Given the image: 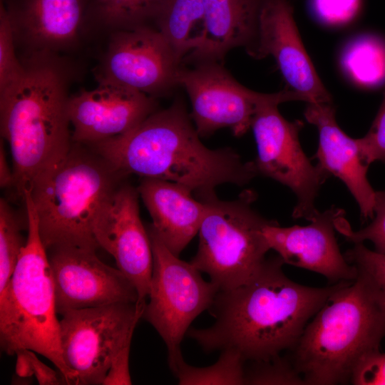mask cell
<instances>
[{
    "label": "cell",
    "instance_id": "6da1fadb",
    "mask_svg": "<svg viewBox=\"0 0 385 385\" xmlns=\"http://www.w3.org/2000/svg\"><path fill=\"white\" fill-rule=\"evenodd\" d=\"M282 259L267 258L247 283L218 291L210 310L215 323L189 328L187 336L204 351H237L245 361L269 359L292 351L306 325L342 284L312 287L284 273Z\"/></svg>",
    "mask_w": 385,
    "mask_h": 385
},
{
    "label": "cell",
    "instance_id": "7a4b0ae2",
    "mask_svg": "<svg viewBox=\"0 0 385 385\" xmlns=\"http://www.w3.org/2000/svg\"><path fill=\"white\" fill-rule=\"evenodd\" d=\"M182 101L155 111L130 131L91 145L122 178L167 180L184 185L201 201L215 197L224 183L242 186L257 175L254 161L230 148L202 144Z\"/></svg>",
    "mask_w": 385,
    "mask_h": 385
},
{
    "label": "cell",
    "instance_id": "3957f363",
    "mask_svg": "<svg viewBox=\"0 0 385 385\" xmlns=\"http://www.w3.org/2000/svg\"><path fill=\"white\" fill-rule=\"evenodd\" d=\"M24 72L0 93L1 133L13 162L14 187L23 199L65 159L73 142L69 130L70 69L58 53L24 55Z\"/></svg>",
    "mask_w": 385,
    "mask_h": 385
},
{
    "label": "cell",
    "instance_id": "277c9868",
    "mask_svg": "<svg viewBox=\"0 0 385 385\" xmlns=\"http://www.w3.org/2000/svg\"><path fill=\"white\" fill-rule=\"evenodd\" d=\"M385 337V311L357 279L345 281L306 325L290 356L306 385L351 383Z\"/></svg>",
    "mask_w": 385,
    "mask_h": 385
},
{
    "label": "cell",
    "instance_id": "5b68a950",
    "mask_svg": "<svg viewBox=\"0 0 385 385\" xmlns=\"http://www.w3.org/2000/svg\"><path fill=\"white\" fill-rule=\"evenodd\" d=\"M23 200L28 235L6 297L0 302L1 347L9 355L34 351L56 366L66 384H75L62 355L54 283L31 192H24Z\"/></svg>",
    "mask_w": 385,
    "mask_h": 385
},
{
    "label": "cell",
    "instance_id": "8992f818",
    "mask_svg": "<svg viewBox=\"0 0 385 385\" xmlns=\"http://www.w3.org/2000/svg\"><path fill=\"white\" fill-rule=\"evenodd\" d=\"M81 146L73 143L65 159L31 192L46 250L75 247L96 251L94 220L123 180L97 153Z\"/></svg>",
    "mask_w": 385,
    "mask_h": 385
},
{
    "label": "cell",
    "instance_id": "52a82bcc",
    "mask_svg": "<svg viewBox=\"0 0 385 385\" xmlns=\"http://www.w3.org/2000/svg\"><path fill=\"white\" fill-rule=\"evenodd\" d=\"M257 194L244 190L236 200L217 196L206 201L197 253L190 262L206 273L219 291L232 289L249 282L261 270L271 250L264 228L277 223L254 207Z\"/></svg>",
    "mask_w": 385,
    "mask_h": 385
},
{
    "label": "cell",
    "instance_id": "ba28073f",
    "mask_svg": "<svg viewBox=\"0 0 385 385\" xmlns=\"http://www.w3.org/2000/svg\"><path fill=\"white\" fill-rule=\"evenodd\" d=\"M153 266L150 292L143 318L164 341L173 371L183 356L180 344L191 323L212 304L219 289L205 281L191 262L179 259L148 227Z\"/></svg>",
    "mask_w": 385,
    "mask_h": 385
},
{
    "label": "cell",
    "instance_id": "9c48e42d",
    "mask_svg": "<svg viewBox=\"0 0 385 385\" xmlns=\"http://www.w3.org/2000/svg\"><path fill=\"white\" fill-rule=\"evenodd\" d=\"M143 307L113 303L71 310L62 315L60 342L75 384L103 385L113 359L130 346Z\"/></svg>",
    "mask_w": 385,
    "mask_h": 385
},
{
    "label": "cell",
    "instance_id": "30bf717a",
    "mask_svg": "<svg viewBox=\"0 0 385 385\" xmlns=\"http://www.w3.org/2000/svg\"><path fill=\"white\" fill-rule=\"evenodd\" d=\"M188 94L191 119L200 136L222 128H230L236 136L252 126L260 106L304 98L292 90L266 94L253 91L238 83L217 61L197 63L192 68L180 67L175 77Z\"/></svg>",
    "mask_w": 385,
    "mask_h": 385
},
{
    "label": "cell",
    "instance_id": "8fae6325",
    "mask_svg": "<svg viewBox=\"0 0 385 385\" xmlns=\"http://www.w3.org/2000/svg\"><path fill=\"white\" fill-rule=\"evenodd\" d=\"M278 105L265 103L254 116L251 128L257 146L256 171L291 189L297 197L292 217L312 221L319 212L316 197L330 175L317 164L313 165L303 151L299 140L303 123L287 120Z\"/></svg>",
    "mask_w": 385,
    "mask_h": 385
},
{
    "label": "cell",
    "instance_id": "7c38bea8",
    "mask_svg": "<svg viewBox=\"0 0 385 385\" xmlns=\"http://www.w3.org/2000/svg\"><path fill=\"white\" fill-rule=\"evenodd\" d=\"M180 67L161 33L143 24L113 31L95 76L152 96L176 86Z\"/></svg>",
    "mask_w": 385,
    "mask_h": 385
},
{
    "label": "cell",
    "instance_id": "4fadbf2b",
    "mask_svg": "<svg viewBox=\"0 0 385 385\" xmlns=\"http://www.w3.org/2000/svg\"><path fill=\"white\" fill-rule=\"evenodd\" d=\"M138 191L120 183L103 203L93 225L99 247L114 258L137 289V304L145 308L150 292L153 257L148 230L140 217Z\"/></svg>",
    "mask_w": 385,
    "mask_h": 385
},
{
    "label": "cell",
    "instance_id": "5bb4252c",
    "mask_svg": "<svg viewBox=\"0 0 385 385\" xmlns=\"http://www.w3.org/2000/svg\"><path fill=\"white\" fill-rule=\"evenodd\" d=\"M47 251L55 287L56 312L113 303H137L138 294L119 270L103 262L94 250L56 247Z\"/></svg>",
    "mask_w": 385,
    "mask_h": 385
},
{
    "label": "cell",
    "instance_id": "9a60e30c",
    "mask_svg": "<svg viewBox=\"0 0 385 385\" xmlns=\"http://www.w3.org/2000/svg\"><path fill=\"white\" fill-rule=\"evenodd\" d=\"M247 51L257 58L271 55L289 90L307 103H332L303 46L288 0H262L257 38Z\"/></svg>",
    "mask_w": 385,
    "mask_h": 385
},
{
    "label": "cell",
    "instance_id": "2e32d148",
    "mask_svg": "<svg viewBox=\"0 0 385 385\" xmlns=\"http://www.w3.org/2000/svg\"><path fill=\"white\" fill-rule=\"evenodd\" d=\"M71 96L68 114L73 143L91 145L124 134L155 111L154 98L108 81Z\"/></svg>",
    "mask_w": 385,
    "mask_h": 385
},
{
    "label": "cell",
    "instance_id": "e0dca14e",
    "mask_svg": "<svg viewBox=\"0 0 385 385\" xmlns=\"http://www.w3.org/2000/svg\"><path fill=\"white\" fill-rule=\"evenodd\" d=\"M344 215V210L332 205L306 226L282 227L277 222L263 232L270 249L284 264L320 274L332 284L354 281L356 270L341 253L335 237L336 221Z\"/></svg>",
    "mask_w": 385,
    "mask_h": 385
},
{
    "label": "cell",
    "instance_id": "ac0fdd59",
    "mask_svg": "<svg viewBox=\"0 0 385 385\" xmlns=\"http://www.w3.org/2000/svg\"><path fill=\"white\" fill-rule=\"evenodd\" d=\"M24 55L71 47L86 23L88 0H4Z\"/></svg>",
    "mask_w": 385,
    "mask_h": 385
},
{
    "label": "cell",
    "instance_id": "d6986e66",
    "mask_svg": "<svg viewBox=\"0 0 385 385\" xmlns=\"http://www.w3.org/2000/svg\"><path fill=\"white\" fill-rule=\"evenodd\" d=\"M304 116L319 132L314 155L317 165L346 185L358 203L363 220L372 219L376 191L367 179L369 165L361 158L357 139L339 127L332 103H308Z\"/></svg>",
    "mask_w": 385,
    "mask_h": 385
},
{
    "label": "cell",
    "instance_id": "ffe728a7",
    "mask_svg": "<svg viewBox=\"0 0 385 385\" xmlns=\"http://www.w3.org/2000/svg\"><path fill=\"white\" fill-rule=\"evenodd\" d=\"M138 193L153 220L151 227L176 256L198 233L206 203L187 187L158 179L142 178Z\"/></svg>",
    "mask_w": 385,
    "mask_h": 385
},
{
    "label": "cell",
    "instance_id": "44dd1931",
    "mask_svg": "<svg viewBox=\"0 0 385 385\" xmlns=\"http://www.w3.org/2000/svg\"><path fill=\"white\" fill-rule=\"evenodd\" d=\"M206 36L201 48L187 61H217L230 49L255 42L262 0H202Z\"/></svg>",
    "mask_w": 385,
    "mask_h": 385
},
{
    "label": "cell",
    "instance_id": "7402d4cb",
    "mask_svg": "<svg viewBox=\"0 0 385 385\" xmlns=\"http://www.w3.org/2000/svg\"><path fill=\"white\" fill-rule=\"evenodd\" d=\"M154 20L180 63L197 52L205 41L202 0H163Z\"/></svg>",
    "mask_w": 385,
    "mask_h": 385
},
{
    "label": "cell",
    "instance_id": "603a6c76",
    "mask_svg": "<svg viewBox=\"0 0 385 385\" xmlns=\"http://www.w3.org/2000/svg\"><path fill=\"white\" fill-rule=\"evenodd\" d=\"M344 71L356 83L375 87L385 82V41L372 35L351 41L342 51Z\"/></svg>",
    "mask_w": 385,
    "mask_h": 385
},
{
    "label": "cell",
    "instance_id": "cb8c5ba5",
    "mask_svg": "<svg viewBox=\"0 0 385 385\" xmlns=\"http://www.w3.org/2000/svg\"><path fill=\"white\" fill-rule=\"evenodd\" d=\"M163 0H88L86 23L117 31L155 19Z\"/></svg>",
    "mask_w": 385,
    "mask_h": 385
},
{
    "label": "cell",
    "instance_id": "d4e9b609",
    "mask_svg": "<svg viewBox=\"0 0 385 385\" xmlns=\"http://www.w3.org/2000/svg\"><path fill=\"white\" fill-rule=\"evenodd\" d=\"M245 361L236 351H221L213 365L195 367L181 359L172 371L181 385L245 384Z\"/></svg>",
    "mask_w": 385,
    "mask_h": 385
},
{
    "label": "cell",
    "instance_id": "484cf974",
    "mask_svg": "<svg viewBox=\"0 0 385 385\" xmlns=\"http://www.w3.org/2000/svg\"><path fill=\"white\" fill-rule=\"evenodd\" d=\"M25 244L21 222L13 208L4 199L1 198L0 302L6 297L13 273Z\"/></svg>",
    "mask_w": 385,
    "mask_h": 385
},
{
    "label": "cell",
    "instance_id": "4316f807",
    "mask_svg": "<svg viewBox=\"0 0 385 385\" xmlns=\"http://www.w3.org/2000/svg\"><path fill=\"white\" fill-rule=\"evenodd\" d=\"M344 257L355 267L356 279L385 311V254L358 242L346 251Z\"/></svg>",
    "mask_w": 385,
    "mask_h": 385
},
{
    "label": "cell",
    "instance_id": "83f0119b",
    "mask_svg": "<svg viewBox=\"0 0 385 385\" xmlns=\"http://www.w3.org/2000/svg\"><path fill=\"white\" fill-rule=\"evenodd\" d=\"M245 384L306 385L289 354L246 361Z\"/></svg>",
    "mask_w": 385,
    "mask_h": 385
},
{
    "label": "cell",
    "instance_id": "f1b7e54d",
    "mask_svg": "<svg viewBox=\"0 0 385 385\" xmlns=\"http://www.w3.org/2000/svg\"><path fill=\"white\" fill-rule=\"evenodd\" d=\"M14 34L4 0L0 2V93L21 76L24 65L16 53Z\"/></svg>",
    "mask_w": 385,
    "mask_h": 385
},
{
    "label": "cell",
    "instance_id": "f546056e",
    "mask_svg": "<svg viewBox=\"0 0 385 385\" xmlns=\"http://www.w3.org/2000/svg\"><path fill=\"white\" fill-rule=\"evenodd\" d=\"M336 230L353 243L370 241L375 251L385 254V191H376L374 217L369 225L354 231L342 216L336 221Z\"/></svg>",
    "mask_w": 385,
    "mask_h": 385
},
{
    "label": "cell",
    "instance_id": "4dcf8cb0",
    "mask_svg": "<svg viewBox=\"0 0 385 385\" xmlns=\"http://www.w3.org/2000/svg\"><path fill=\"white\" fill-rule=\"evenodd\" d=\"M363 161L369 166L374 161L385 163V91L378 113L369 132L357 139Z\"/></svg>",
    "mask_w": 385,
    "mask_h": 385
},
{
    "label": "cell",
    "instance_id": "1f68e13d",
    "mask_svg": "<svg viewBox=\"0 0 385 385\" xmlns=\"http://www.w3.org/2000/svg\"><path fill=\"white\" fill-rule=\"evenodd\" d=\"M312 6L321 21L338 25L354 17L359 9L360 0H312Z\"/></svg>",
    "mask_w": 385,
    "mask_h": 385
},
{
    "label": "cell",
    "instance_id": "d6a6232c",
    "mask_svg": "<svg viewBox=\"0 0 385 385\" xmlns=\"http://www.w3.org/2000/svg\"><path fill=\"white\" fill-rule=\"evenodd\" d=\"M350 384L385 385V353L379 349L364 355L354 368Z\"/></svg>",
    "mask_w": 385,
    "mask_h": 385
},
{
    "label": "cell",
    "instance_id": "836d02e7",
    "mask_svg": "<svg viewBox=\"0 0 385 385\" xmlns=\"http://www.w3.org/2000/svg\"><path fill=\"white\" fill-rule=\"evenodd\" d=\"M130 346L124 347L114 357L103 385L131 384L129 371Z\"/></svg>",
    "mask_w": 385,
    "mask_h": 385
},
{
    "label": "cell",
    "instance_id": "e575fe53",
    "mask_svg": "<svg viewBox=\"0 0 385 385\" xmlns=\"http://www.w3.org/2000/svg\"><path fill=\"white\" fill-rule=\"evenodd\" d=\"M26 353L30 361L33 376L36 377L38 384L57 385L66 384L62 376H60L51 368L41 361L34 354L35 351L26 349Z\"/></svg>",
    "mask_w": 385,
    "mask_h": 385
},
{
    "label": "cell",
    "instance_id": "d590c367",
    "mask_svg": "<svg viewBox=\"0 0 385 385\" xmlns=\"http://www.w3.org/2000/svg\"><path fill=\"white\" fill-rule=\"evenodd\" d=\"M0 185L2 188L14 187L13 170H10L6 160L2 140L0 147Z\"/></svg>",
    "mask_w": 385,
    "mask_h": 385
}]
</instances>
